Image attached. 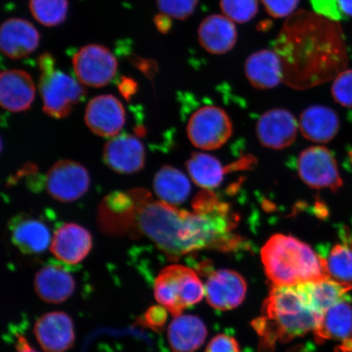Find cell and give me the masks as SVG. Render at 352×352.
Returning <instances> with one entry per match:
<instances>
[{
	"label": "cell",
	"instance_id": "cell-1",
	"mask_svg": "<svg viewBox=\"0 0 352 352\" xmlns=\"http://www.w3.org/2000/svg\"><path fill=\"white\" fill-rule=\"evenodd\" d=\"M132 196L135 208L130 228L138 230L171 258L205 249L230 252L241 246V237L232 233L235 215L209 190L195 197L192 212L154 201L145 191L133 192Z\"/></svg>",
	"mask_w": 352,
	"mask_h": 352
},
{
	"label": "cell",
	"instance_id": "cell-2",
	"mask_svg": "<svg viewBox=\"0 0 352 352\" xmlns=\"http://www.w3.org/2000/svg\"><path fill=\"white\" fill-rule=\"evenodd\" d=\"M274 51L283 63V82L296 89L336 78L349 63L340 25L315 12L299 11L289 16Z\"/></svg>",
	"mask_w": 352,
	"mask_h": 352
},
{
	"label": "cell",
	"instance_id": "cell-3",
	"mask_svg": "<svg viewBox=\"0 0 352 352\" xmlns=\"http://www.w3.org/2000/svg\"><path fill=\"white\" fill-rule=\"evenodd\" d=\"M322 316L311 307L298 285H274L263 302L261 316L252 322L259 337V349L272 352L277 342L314 332Z\"/></svg>",
	"mask_w": 352,
	"mask_h": 352
},
{
	"label": "cell",
	"instance_id": "cell-4",
	"mask_svg": "<svg viewBox=\"0 0 352 352\" xmlns=\"http://www.w3.org/2000/svg\"><path fill=\"white\" fill-rule=\"evenodd\" d=\"M267 278L275 286H294L329 278L325 259L292 236L275 234L261 249Z\"/></svg>",
	"mask_w": 352,
	"mask_h": 352
},
{
	"label": "cell",
	"instance_id": "cell-5",
	"mask_svg": "<svg viewBox=\"0 0 352 352\" xmlns=\"http://www.w3.org/2000/svg\"><path fill=\"white\" fill-rule=\"evenodd\" d=\"M154 296L174 318L205 296V287L195 271L174 264L164 268L154 283Z\"/></svg>",
	"mask_w": 352,
	"mask_h": 352
},
{
	"label": "cell",
	"instance_id": "cell-6",
	"mask_svg": "<svg viewBox=\"0 0 352 352\" xmlns=\"http://www.w3.org/2000/svg\"><path fill=\"white\" fill-rule=\"evenodd\" d=\"M38 63L42 72L38 88L44 113L57 120L69 116L74 107L85 100V87L68 74L56 69L51 55H42Z\"/></svg>",
	"mask_w": 352,
	"mask_h": 352
},
{
	"label": "cell",
	"instance_id": "cell-7",
	"mask_svg": "<svg viewBox=\"0 0 352 352\" xmlns=\"http://www.w3.org/2000/svg\"><path fill=\"white\" fill-rule=\"evenodd\" d=\"M187 133L196 148L213 151L222 147L230 140L232 123L223 109L206 105L198 109L189 118Z\"/></svg>",
	"mask_w": 352,
	"mask_h": 352
},
{
	"label": "cell",
	"instance_id": "cell-8",
	"mask_svg": "<svg viewBox=\"0 0 352 352\" xmlns=\"http://www.w3.org/2000/svg\"><path fill=\"white\" fill-rule=\"evenodd\" d=\"M299 177L307 186L336 192L343 184L336 157L324 146L307 148L298 158Z\"/></svg>",
	"mask_w": 352,
	"mask_h": 352
},
{
	"label": "cell",
	"instance_id": "cell-9",
	"mask_svg": "<svg viewBox=\"0 0 352 352\" xmlns=\"http://www.w3.org/2000/svg\"><path fill=\"white\" fill-rule=\"evenodd\" d=\"M73 65L79 82L92 87L109 85L118 70L116 57L109 48L99 44L80 48L73 57Z\"/></svg>",
	"mask_w": 352,
	"mask_h": 352
},
{
	"label": "cell",
	"instance_id": "cell-10",
	"mask_svg": "<svg viewBox=\"0 0 352 352\" xmlns=\"http://www.w3.org/2000/svg\"><path fill=\"white\" fill-rule=\"evenodd\" d=\"M89 186V174L85 167L72 160L57 162L46 176L47 192L61 202L79 199L85 195Z\"/></svg>",
	"mask_w": 352,
	"mask_h": 352
},
{
	"label": "cell",
	"instance_id": "cell-11",
	"mask_svg": "<svg viewBox=\"0 0 352 352\" xmlns=\"http://www.w3.org/2000/svg\"><path fill=\"white\" fill-rule=\"evenodd\" d=\"M248 292L245 280L236 272L221 270L210 274L205 285V296L217 310L233 309L241 305Z\"/></svg>",
	"mask_w": 352,
	"mask_h": 352
},
{
	"label": "cell",
	"instance_id": "cell-12",
	"mask_svg": "<svg viewBox=\"0 0 352 352\" xmlns=\"http://www.w3.org/2000/svg\"><path fill=\"white\" fill-rule=\"evenodd\" d=\"M125 120V109L116 96H96L87 104L85 113L86 124L96 135L113 138L120 133L124 126Z\"/></svg>",
	"mask_w": 352,
	"mask_h": 352
},
{
	"label": "cell",
	"instance_id": "cell-13",
	"mask_svg": "<svg viewBox=\"0 0 352 352\" xmlns=\"http://www.w3.org/2000/svg\"><path fill=\"white\" fill-rule=\"evenodd\" d=\"M298 122L288 110L274 109L264 113L256 125L259 142L266 148L280 151L296 139Z\"/></svg>",
	"mask_w": 352,
	"mask_h": 352
},
{
	"label": "cell",
	"instance_id": "cell-14",
	"mask_svg": "<svg viewBox=\"0 0 352 352\" xmlns=\"http://www.w3.org/2000/svg\"><path fill=\"white\" fill-rule=\"evenodd\" d=\"M34 336L45 352H65L76 340L73 320L61 311L41 316L34 325Z\"/></svg>",
	"mask_w": 352,
	"mask_h": 352
},
{
	"label": "cell",
	"instance_id": "cell-15",
	"mask_svg": "<svg viewBox=\"0 0 352 352\" xmlns=\"http://www.w3.org/2000/svg\"><path fill=\"white\" fill-rule=\"evenodd\" d=\"M92 248L89 231L77 223H65L54 233L51 252L61 262L76 265L85 261Z\"/></svg>",
	"mask_w": 352,
	"mask_h": 352
},
{
	"label": "cell",
	"instance_id": "cell-16",
	"mask_svg": "<svg viewBox=\"0 0 352 352\" xmlns=\"http://www.w3.org/2000/svg\"><path fill=\"white\" fill-rule=\"evenodd\" d=\"M104 160L110 168L118 173H135L144 168V148L133 135H118L105 145Z\"/></svg>",
	"mask_w": 352,
	"mask_h": 352
},
{
	"label": "cell",
	"instance_id": "cell-17",
	"mask_svg": "<svg viewBox=\"0 0 352 352\" xmlns=\"http://www.w3.org/2000/svg\"><path fill=\"white\" fill-rule=\"evenodd\" d=\"M318 343L340 341L337 352H352V307L347 301L334 305L322 316L314 331Z\"/></svg>",
	"mask_w": 352,
	"mask_h": 352
},
{
	"label": "cell",
	"instance_id": "cell-18",
	"mask_svg": "<svg viewBox=\"0 0 352 352\" xmlns=\"http://www.w3.org/2000/svg\"><path fill=\"white\" fill-rule=\"evenodd\" d=\"M41 35L30 21L12 19L3 22L0 30V47L12 60L25 58L38 47Z\"/></svg>",
	"mask_w": 352,
	"mask_h": 352
},
{
	"label": "cell",
	"instance_id": "cell-19",
	"mask_svg": "<svg viewBox=\"0 0 352 352\" xmlns=\"http://www.w3.org/2000/svg\"><path fill=\"white\" fill-rule=\"evenodd\" d=\"M34 83L28 72L8 69L0 76V103L10 112L25 111L32 107L35 98Z\"/></svg>",
	"mask_w": 352,
	"mask_h": 352
},
{
	"label": "cell",
	"instance_id": "cell-20",
	"mask_svg": "<svg viewBox=\"0 0 352 352\" xmlns=\"http://www.w3.org/2000/svg\"><path fill=\"white\" fill-rule=\"evenodd\" d=\"M198 41L209 54H227L235 47L237 41L234 22L224 15L206 16L198 28Z\"/></svg>",
	"mask_w": 352,
	"mask_h": 352
},
{
	"label": "cell",
	"instance_id": "cell-21",
	"mask_svg": "<svg viewBox=\"0 0 352 352\" xmlns=\"http://www.w3.org/2000/svg\"><path fill=\"white\" fill-rule=\"evenodd\" d=\"M338 113L324 105H312L303 111L299 120V129L306 139L312 142L325 144L336 138L340 131Z\"/></svg>",
	"mask_w": 352,
	"mask_h": 352
},
{
	"label": "cell",
	"instance_id": "cell-22",
	"mask_svg": "<svg viewBox=\"0 0 352 352\" xmlns=\"http://www.w3.org/2000/svg\"><path fill=\"white\" fill-rule=\"evenodd\" d=\"M245 73L250 85L258 89L276 87L283 81V63L274 50L254 52L245 60Z\"/></svg>",
	"mask_w": 352,
	"mask_h": 352
},
{
	"label": "cell",
	"instance_id": "cell-23",
	"mask_svg": "<svg viewBox=\"0 0 352 352\" xmlns=\"http://www.w3.org/2000/svg\"><path fill=\"white\" fill-rule=\"evenodd\" d=\"M34 285L38 297L50 303L67 300L76 289V281L72 275L65 268L52 264L38 272Z\"/></svg>",
	"mask_w": 352,
	"mask_h": 352
},
{
	"label": "cell",
	"instance_id": "cell-24",
	"mask_svg": "<svg viewBox=\"0 0 352 352\" xmlns=\"http://www.w3.org/2000/svg\"><path fill=\"white\" fill-rule=\"evenodd\" d=\"M10 230L13 244L25 254H41L51 245L50 228L41 220L17 217L12 219Z\"/></svg>",
	"mask_w": 352,
	"mask_h": 352
},
{
	"label": "cell",
	"instance_id": "cell-25",
	"mask_svg": "<svg viewBox=\"0 0 352 352\" xmlns=\"http://www.w3.org/2000/svg\"><path fill=\"white\" fill-rule=\"evenodd\" d=\"M208 329L197 316L180 315L171 321L167 337L174 352H195L204 344Z\"/></svg>",
	"mask_w": 352,
	"mask_h": 352
},
{
	"label": "cell",
	"instance_id": "cell-26",
	"mask_svg": "<svg viewBox=\"0 0 352 352\" xmlns=\"http://www.w3.org/2000/svg\"><path fill=\"white\" fill-rule=\"evenodd\" d=\"M298 286L311 307L321 315L338 303L346 301L347 294L352 289L351 284L340 283L331 277Z\"/></svg>",
	"mask_w": 352,
	"mask_h": 352
},
{
	"label": "cell",
	"instance_id": "cell-27",
	"mask_svg": "<svg viewBox=\"0 0 352 352\" xmlns=\"http://www.w3.org/2000/svg\"><path fill=\"white\" fill-rule=\"evenodd\" d=\"M153 189L160 201L175 206L188 199L191 192V184L182 171L165 166L154 177Z\"/></svg>",
	"mask_w": 352,
	"mask_h": 352
},
{
	"label": "cell",
	"instance_id": "cell-28",
	"mask_svg": "<svg viewBox=\"0 0 352 352\" xmlns=\"http://www.w3.org/2000/svg\"><path fill=\"white\" fill-rule=\"evenodd\" d=\"M186 166L192 182L205 190L218 188L227 171L217 157L204 153H193Z\"/></svg>",
	"mask_w": 352,
	"mask_h": 352
},
{
	"label": "cell",
	"instance_id": "cell-29",
	"mask_svg": "<svg viewBox=\"0 0 352 352\" xmlns=\"http://www.w3.org/2000/svg\"><path fill=\"white\" fill-rule=\"evenodd\" d=\"M341 243L333 246L325 259L331 278L342 283H352V237L349 230L341 232Z\"/></svg>",
	"mask_w": 352,
	"mask_h": 352
},
{
	"label": "cell",
	"instance_id": "cell-30",
	"mask_svg": "<svg viewBox=\"0 0 352 352\" xmlns=\"http://www.w3.org/2000/svg\"><path fill=\"white\" fill-rule=\"evenodd\" d=\"M29 6L34 19L47 28L63 23L67 16L68 0H30Z\"/></svg>",
	"mask_w": 352,
	"mask_h": 352
},
{
	"label": "cell",
	"instance_id": "cell-31",
	"mask_svg": "<svg viewBox=\"0 0 352 352\" xmlns=\"http://www.w3.org/2000/svg\"><path fill=\"white\" fill-rule=\"evenodd\" d=\"M219 4L224 16L240 24L252 21L258 11V0H220Z\"/></svg>",
	"mask_w": 352,
	"mask_h": 352
},
{
	"label": "cell",
	"instance_id": "cell-32",
	"mask_svg": "<svg viewBox=\"0 0 352 352\" xmlns=\"http://www.w3.org/2000/svg\"><path fill=\"white\" fill-rule=\"evenodd\" d=\"M199 0H157L158 10L162 13L183 21L195 12Z\"/></svg>",
	"mask_w": 352,
	"mask_h": 352
},
{
	"label": "cell",
	"instance_id": "cell-33",
	"mask_svg": "<svg viewBox=\"0 0 352 352\" xmlns=\"http://www.w3.org/2000/svg\"><path fill=\"white\" fill-rule=\"evenodd\" d=\"M331 92L338 104L352 108V69L343 70L334 78Z\"/></svg>",
	"mask_w": 352,
	"mask_h": 352
},
{
	"label": "cell",
	"instance_id": "cell-34",
	"mask_svg": "<svg viewBox=\"0 0 352 352\" xmlns=\"http://www.w3.org/2000/svg\"><path fill=\"white\" fill-rule=\"evenodd\" d=\"M265 10L274 19H284L293 15L300 0H261Z\"/></svg>",
	"mask_w": 352,
	"mask_h": 352
},
{
	"label": "cell",
	"instance_id": "cell-35",
	"mask_svg": "<svg viewBox=\"0 0 352 352\" xmlns=\"http://www.w3.org/2000/svg\"><path fill=\"white\" fill-rule=\"evenodd\" d=\"M206 352H241V349L234 338L219 334L210 342Z\"/></svg>",
	"mask_w": 352,
	"mask_h": 352
},
{
	"label": "cell",
	"instance_id": "cell-36",
	"mask_svg": "<svg viewBox=\"0 0 352 352\" xmlns=\"http://www.w3.org/2000/svg\"><path fill=\"white\" fill-rule=\"evenodd\" d=\"M167 310L164 307L155 306L149 308L144 314V322L148 327L157 330L164 327L167 318Z\"/></svg>",
	"mask_w": 352,
	"mask_h": 352
},
{
	"label": "cell",
	"instance_id": "cell-37",
	"mask_svg": "<svg viewBox=\"0 0 352 352\" xmlns=\"http://www.w3.org/2000/svg\"><path fill=\"white\" fill-rule=\"evenodd\" d=\"M316 10L319 14L324 15L333 20L338 19L336 0H311Z\"/></svg>",
	"mask_w": 352,
	"mask_h": 352
},
{
	"label": "cell",
	"instance_id": "cell-38",
	"mask_svg": "<svg viewBox=\"0 0 352 352\" xmlns=\"http://www.w3.org/2000/svg\"><path fill=\"white\" fill-rule=\"evenodd\" d=\"M120 90L123 96L126 98H130L131 95H133L138 88V85L133 80V79L129 78H122L120 82Z\"/></svg>",
	"mask_w": 352,
	"mask_h": 352
},
{
	"label": "cell",
	"instance_id": "cell-39",
	"mask_svg": "<svg viewBox=\"0 0 352 352\" xmlns=\"http://www.w3.org/2000/svg\"><path fill=\"white\" fill-rule=\"evenodd\" d=\"M171 17L161 13L154 17V23H155L156 28L158 32L166 34L169 32L171 28Z\"/></svg>",
	"mask_w": 352,
	"mask_h": 352
},
{
	"label": "cell",
	"instance_id": "cell-40",
	"mask_svg": "<svg viewBox=\"0 0 352 352\" xmlns=\"http://www.w3.org/2000/svg\"><path fill=\"white\" fill-rule=\"evenodd\" d=\"M338 10L347 16H352V0H336Z\"/></svg>",
	"mask_w": 352,
	"mask_h": 352
},
{
	"label": "cell",
	"instance_id": "cell-41",
	"mask_svg": "<svg viewBox=\"0 0 352 352\" xmlns=\"http://www.w3.org/2000/svg\"><path fill=\"white\" fill-rule=\"evenodd\" d=\"M17 352H38L32 349V346H30L28 341H26L25 338L20 336L19 340H17L16 345Z\"/></svg>",
	"mask_w": 352,
	"mask_h": 352
}]
</instances>
